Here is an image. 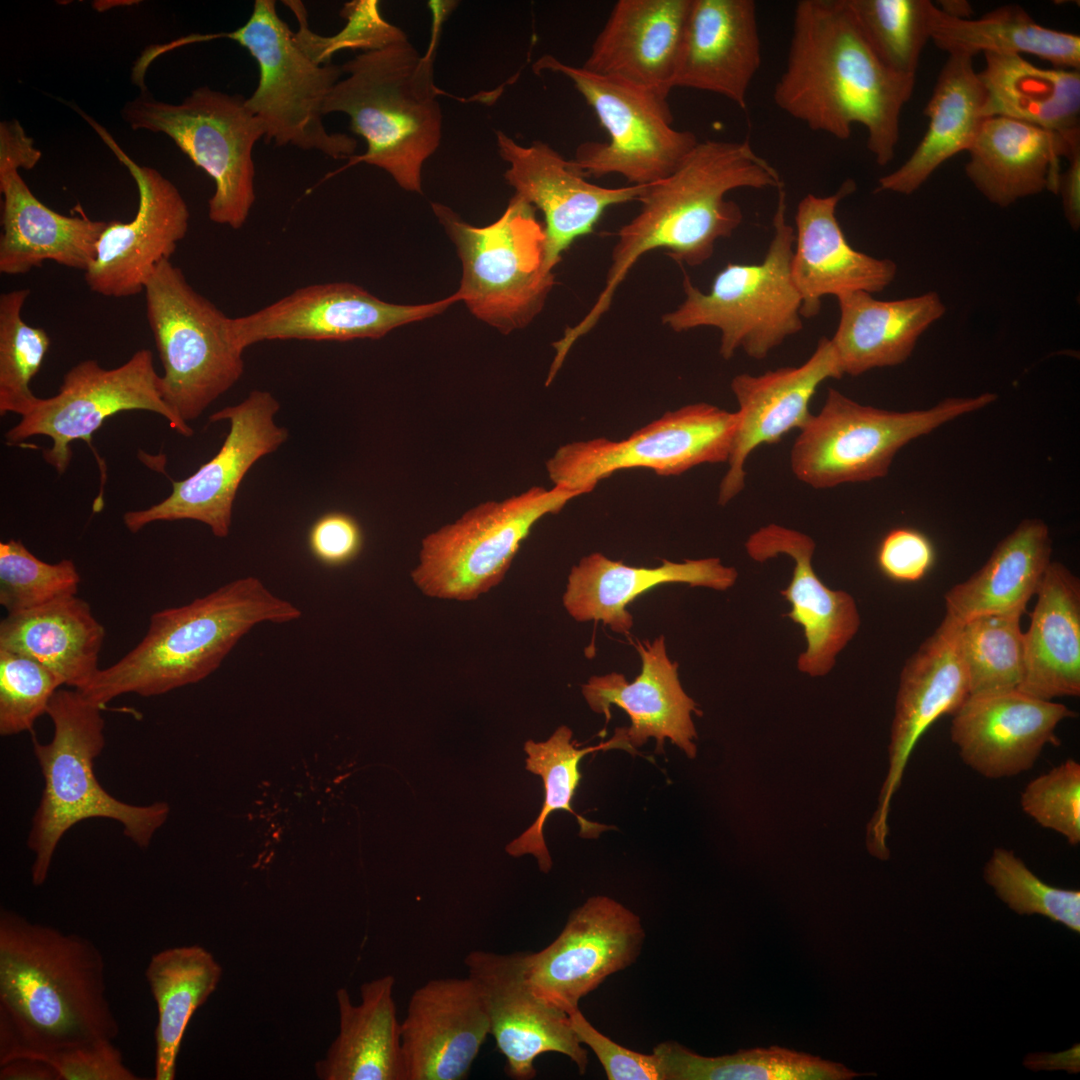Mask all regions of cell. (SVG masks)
Instances as JSON below:
<instances>
[{
    "label": "cell",
    "mask_w": 1080,
    "mask_h": 1080,
    "mask_svg": "<svg viewBox=\"0 0 1080 1080\" xmlns=\"http://www.w3.org/2000/svg\"><path fill=\"white\" fill-rule=\"evenodd\" d=\"M324 114L343 113L366 152L356 157L387 172L404 190L421 193L424 162L441 140L442 113L432 53L422 57L400 40L363 51L341 65Z\"/></svg>",
    "instance_id": "5"
},
{
    "label": "cell",
    "mask_w": 1080,
    "mask_h": 1080,
    "mask_svg": "<svg viewBox=\"0 0 1080 1080\" xmlns=\"http://www.w3.org/2000/svg\"><path fill=\"white\" fill-rule=\"evenodd\" d=\"M300 617L296 606L275 596L258 578L234 580L187 605L152 614L138 645L99 669L80 692L102 708L123 694L167 693L214 672L255 625Z\"/></svg>",
    "instance_id": "4"
},
{
    "label": "cell",
    "mask_w": 1080,
    "mask_h": 1080,
    "mask_svg": "<svg viewBox=\"0 0 1080 1080\" xmlns=\"http://www.w3.org/2000/svg\"><path fill=\"white\" fill-rule=\"evenodd\" d=\"M41 151L15 119L0 123V165L29 170L36 166Z\"/></svg>",
    "instance_id": "58"
},
{
    "label": "cell",
    "mask_w": 1080,
    "mask_h": 1080,
    "mask_svg": "<svg viewBox=\"0 0 1080 1080\" xmlns=\"http://www.w3.org/2000/svg\"><path fill=\"white\" fill-rule=\"evenodd\" d=\"M458 301L461 298L455 292L433 303L401 305L348 282L311 284L248 315L232 318V331L244 351L272 340L379 339L397 327L440 314Z\"/></svg>",
    "instance_id": "20"
},
{
    "label": "cell",
    "mask_w": 1080,
    "mask_h": 1080,
    "mask_svg": "<svg viewBox=\"0 0 1080 1080\" xmlns=\"http://www.w3.org/2000/svg\"><path fill=\"white\" fill-rule=\"evenodd\" d=\"M282 2L290 8L298 21L299 29L295 32L298 45L320 64L331 63V56L339 49L368 51L407 38L401 29L381 17L377 1H357L346 5L344 16L347 24L332 37L316 35L309 29L308 14L301 1Z\"/></svg>",
    "instance_id": "52"
},
{
    "label": "cell",
    "mask_w": 1080,
    "mask_h": 1080,
    "mask_svg": "<svg viewBox=\"0 0 1080 1080\" xmlns=\"http://www.w3.org/2000/svg\"><path fill=\"white\" fill-rule=\"evenodd\" d=\"M969 697L960 624L944 617L907 660L899 681L889 743V767L878 805L867 826L866 844L884 850L893 795L921 736L943 715H953Z\"/></svg>",
    "instance_id": "21"
},
{
    "label": "cell",
    "mask_w": 1080,
    "mask_h": 1080,
    "mask_svg": "<svg viewBox=\"0 0 1080 1080\" xmlns=\"http://www.w3.org/2000/svg\"><path fill=\"white\" fill-rule=\"evenodd\" d=\"M644 938L637 914L610 897H590L554 941L524 952L526 980L536 996L569 1016L581 998L636 961Z\"/></svg>",
    "instance_id": "19"
},
{
    "label": "cell",
    "mask_w": 1080,
    "mask_h": 1080,
    "mask_svg": "<svg viewBox=\"0 0 1080 1080\" xmlns=\"http://www.w3.org/2000/svg\"><path fill=\"white\" fill-rule=\"evenodd\" d=\"M104 637L90 605L76 595L8 614L0 622V649L35 659L79 691L99 670Z\"/></svg>",
    "instance_id": "39"
},
{
    "label": "cell",
    "mask_w": 1080,
    "mask_h": 1080,
    "mask_svg": "<svg viewBox=\"0 0 1080 1080\" xmlns=\"http://www.w3.org/2000/svg\"><path fill=\"white\" fill-rule=\"evenodd\" d=\"M1068 168L1060 174L1058 193L1067 223L1074 231L1080 228V146L1067 158Z\"/></svg>",
    "instance_id": "59"
},
{
    "label": "cell",
    "mask_w": 1080,
    "mask_h": 1080,
    "mask_svg": "<svg viewBox=\"0 0 1080 1080\" xmlns=\"http://www.w3.org/2000/svg\"><path fill=\"white\" fill-rule=\"evenodd\" d=\"M363 533L357 520L351 515L333 511L320 516L308 532L311 554L322 564L343 566L360 554Z\"/></svg>",
    "instance_id": "57"
},
{
    "label": "cell",
    "mask_w": 1080,
    "mask_h": 1080,
    "mask_svg": "<svg viewBox=\"0 0 1080 1080\" xmlns=\"http://www.w3.org/2000/svg\"><path fill=\"white\" fill-rule=\"evenodd\" d=\"M984 879L1018 914H1040L1080 932V891L1045 883L1012 850H993L984 867Z\"/></svg>",
    "instance_id": "50"
},
{
    "label": "cell",
    "mask_w": 1080,
    "mask_h": 1080,
    "mask_svg": "<svg viewBox=\"0 0 1080 1080\" xmlns=\"http://www.w3.org/2000/svg\"><path fill=\"white\" fill-rule=\"evenodd\" d=\"M223 968L200 945L163 949L149 960L145 978L157 1007L156 1080H174L181 1043L196 1012L217 989Z\"/></svg>",
    "instance_id": "42"
},
{
    "label": "cell",
    "mask_w": 1080,
    "mask_h": 1080,
    "mask_svg": "<svg viewBox=\"0 0 1080 1080\" xmlns=\"http://www.w3.org/2000/svg\"><path fill=\"white\" fill-rule=\"evenodd\" d=\"M581 1044L591 1048L609 1080H663L659 1059L653 1052L630 1050L599 1032L580 1009L569 1015Z\"/></svg>",
    "instance_id": "54"
},
{
    "label": "cell",
    "mask_w": 1080,
    "mask_h": 1080,
    "mask_svg": "<svg viewBox=\"0 0 1080 1080\" xmlns=\"http://www.w3.org/2000/svg\"><path fill=\"white\" fill-rule=\"evenodd\" d=\"M935 551L926 535L910 527L891 529L876 554L880 571L896 582H916L933 566Z\"/></svg>",
    "instance_id": "56"
},
{
    "label": "cell",
    "mask_w": 1080,
    "mask_h": 1080,
    "mask_svg": "<svg viewBox=\"0 0 1080 1080\" xmlns=\"http://www.w3.org/2000/svg\"><path fill=\"white\" fill-rule=\"evenodd\" d=\"M0 1080H59V1077L45 1061L18 1058L0 1065Z\"/></svg>",
    "instance_id": "60"
},
{
    "label": "cell",
    "mask_w": 1080,
    "mask_h": 1080,
    "mask_svg": "<svg viewBox=\"0 0 1080 1080\" xmlns=\"http://www.w3.org/2000/svg\"><path fill=\"white\" fill-rule=\"evenodd\" d=\"M738 577L735 568L719 558L662 559L657 567H635L595 552L572 567L562 601L569 615L579 622L601 621L613 632L629 634L633 616L629 603L648 590L668 583H685L724 591Z\"/></svg>",
    "instance_id": "33"
},
{
    "label": "cell",
    "mask_w": 1080,
    "mask_h": 1080,
    "mask_svg": "<svg viewBox=\"0 0 1080 1080\" xmlns=\"http://www.w3.org/2000/svg\"><path fill=\"white\" fill-rule=\"evenodd\" d=\"M783 186L779 172L748 140L698 141L670 175L649 184L639 198V213L617 233L603 289L584 317L565 329L561 347L570 350L594 328L644 254L665 249L680 264L708 261L716 242L731 237L743 220L740 206L726 199L730 191Z\"/></svg>",
    "instance_id": "3"
},
{
    "label": "cell",
    "mask_w": 1080,
    "mask_h": 1080,
    "mask_svg": "<svg viewBox=\"0 0 1080 1080\" xmlns=\"http://www.w3.org/2000/svg\"><path fill=\"white\" fill-rule=\"evenodd\" d=\"M121 117L135 131L165 134L211 177L212 222L244 226L256 200L253 150L265 136L245 97L201 86L180 103H168L145 91L124 104Z\"/></svg>",
    "instance_id": "8"
},
{
    "label": "cell",
    "mask_w": 1080,
    "mask_h": 1080,
    "mask_svg": "<svg viewBox=\"0 0 1080 1080\" xmlns=\"http://www.w3.org/2000/svg\"><path fill=\"white\" fill-rule=\"evenodd\" d=\"M578 496L558 486H533L478 504L423 538L411 571L414 585L430 598L476 600L504 579L533 526Z\"/></svg>",
    "instance_id": "14"
},
{
    "label": "cell",
    "mask_w": 1080,
    "mask_h": 1080,
    "mask_svg": "<svg viewBox=\"0 0 1080 1080\" xmlns=\"http://www.w3.org/2000/svg\"><path fill=\"white\" fill-rule=\"evenodd\" d=\"M146 318L163 368V399L188 423L227 392L244 372L243 352L228 317L161 262L145 284Z\"/></svg>",
    "instance_id": "10"
},
{
    "label": "cell",
    "mask_w": 1080,
    "mask_h": 1080,
    "mask_svg": "<svg viewBox=\"0 0 1080 1080\" xmlns=\"http://www.w3.org/2000/svg\"><path fill=\"white\" fill-rule=\"evenodd\" d=\"M836 298L840 316L830 341L843 376L904 363L947 310L935 291L898 300H878L864 291Z\"/></svg>",
    "instance_id": "35"
},
{
    "label": "cell",
    "mask_w": 1080,
    "mask_h": 1080,
    "mask_svg": "<svg viewBox=\"0 0 1080 1080\" xmlns=\"http://www.w3.org/2000/svg\"><path fill=\"white\" fill-rule=\"evenodd\" d=\"M983 54L985 66L978 77L985 118L1006 117L1062 135L1080 131L1079 70L1041 68L1022 55Z\"/></svg>",
    "instance_id": "41"
},
{
    "label": "cell",
    "mask_w": 1080,
    "mask_h": 1080,
    "mask_svg": "<svg viewBox=\"0 0 1080 1080\" xmlns=\"http://www.w3.org/2000/svg\"><path fill=\"white\" fill-rule=\"evenodd\" d=\"M1022 613L989 614L960 624L969 696L1018 689L1024 675Z\"/></svg>",
    "instance_id": "46"
},
{
    "label": "cell",
    "mask_w": 1080,
    "mask_h": 1080,
    "mask_svg": "<svg viewBox=\"0 0 1080 1080\" xmlns=\"http://www.w3.org/2000/svg\"><path fill=\"white\" fill-rule=\"evenodd\" d=\"M496 136L500 156L509 164L505 180L515 195L544 215L547 272H553L577 239L594 231L609 207L638 201L649 185L602 187L589 182L573 160L564 159L542 141L523 146L501 131Z\"/></svg>",
    "instance_id": "23"
},
{
    "label": "cell",
    "mask_w": 1080,
    "mask_h": 1080,
    "mask_svg": "<svg viewBox=\"0 0 1080 1080\" xmlns=\"http://www.w3.org/2000/svg\"><path fill=\"white\" fill-rule=\"evenodd\" d=\"M62 685L58 675L35 659L0 649V734L32 731Z\"/></svg>",
    "instance_id": "51"
},
{
    "label": "cell",
    "mask_w": 1080,
    "mask_h": 1080,
    "mask_svg": "<svg viewBox=\"0 0 1080 1080\" xmlns=\"http://www.w3.org/2000/svg\"><path fill=\"white\" fill-rule=\"evenodd\" d=\"M855 189V182L848 179L831 195L809 193L798 203L791 275L801 298L803 318L819 314L824 296L878 293L896 277L894 261L854 249L838 222L839 202Z\"/></svg>",
    "instance_id": "27"
},
{
    "label": "cell",
    "mask_w": 1080,
    "mask_h": 1080,
    "mask_svg": "<svg viewBox=\"0 0 1080 1080\" xmlns=\"http://www.w3.org/2000/svg\"><path fill=\"white\" fill-rule=\"evenodd\" d=\"M1051 553L1048 526L1040 519H1024L978 571L946 592L945 616L962 624L982 615L1023 614L1052 561Z\"/></svg>",
    "instance_id": "40"
},
{
    "label": "cell",
    "mask_w": 1080,
    "mask_h": 1080,
    "mask_svg": "<svg viewBox=\"0 0 1080 1080\" xmlns=\"http://www.w3.org/2000/svg\"><path fill=\"white\" fill-rule=\"evenodd\" d=\"M737 423V412L705 402L689 404L621 440L600 437L560 446L546 470L554 486L581 495L625 469L680 475L701 464L727 463Z\"/></svg>",
    "instance_id": "15"
},
{
    "label": "cell",
    "mask_w": 1080,
    "mask_h": 1080,
    "mask_svg": "<svg viewBox=\"0 0 1080 1080\" xmlns=\"http://www.w3.org/2000/svg\"><path fill=\"white\" fill-rule=\"evenodd\" d=\"M406 1080H462L490 1035L482 994L469 977L427 981L401 1022Z\"/></svg>",
    "instance_id": "26"
},
{
    "label": "cell",
    "mask_w": 1080,
    "mask_h": 1080,
    "mask_svg": "<svg viewBox=\"0 0 1080 1080\" xmlns=\"http://www.w3.org/2000/svg\"><path fill=\"white\" fill-rule=\"evenodd\" d=\"M760 64L753 0H691L673 88L715 93L746 109Z\"/></svg>",
    "instance_id": "30"
},
{
    "label": "cell",
    "mask_w": 1080,
    "mask_h": 1080,
    "mask_svg": "<svg viewBox=\"0 0 1080 1080\" xmlns=\"http://www.w3.org/2000/svg\"><path fill=\"white\" fill-rule=\"evenodd\" d=\"M843 377L829 338L819 340L814 352L798 366L780 367L759 375L741 373L731 383L739 409L738 423L718 493L726 505L745 487V463L762 444L779 442L793 429H801L812 416L810 402L828 379Z\"/></svg>",
    "instance_id": "24"
},
{
    "label": "cell",
    "mask_w": 1080,
    "mask_h": 1080,
    "mask_svg": "<svg viewBox=\"0 0 1080 1080\" xmlns=\"http://www.w3.org/2000/svg\"><path fill=\"white\" fill-rule=\"evenodd\" d=\"M278 400L268 391L253 390L241 403L209 417L228 420L229 432L218 453L191 476L172 481L171 494L147 509L127 511L126 528L136 533L158 521L194 520L206 524L219 538L230 533L233 503L243 478L262 457L277 450L288 431L276 425Z\"/></svg>",
    "instance_id": "17"
},
{
    "label": "cell",
    "mask_w": 1080,
    "mask_h": 1080,
    "mask_svg": "<svg viewBox=\"0 0 1080 1080\" xmlns=\"http://www.w3.org/2000/svg\"><path fill=\"white\" fill-rule=\"evenodd\" d=\"M130 410L157 413L179 434H193L189 424L163 399L153 353L140 349L112 369L103 368L94 359L79 362L64 375L57 394L39 398L33 410L4 437L9 445L37 435L49 437L52 446L44 449L43 458L62 474L70 464L73 441L83 440L91 446L92 435L108 417Z\"/></svg>",
    "instance_id": "16"
},
{
    "label": "cell",
    "mask_w": 1080,
    "mask_h": 1080,
    "mask_svg": "<svg viewBox=\"0 0 1080 1080\" xmlns=\"http://www.w3.org/2000/svg\"><path fill=\"white\" fill-rule=\"evenodd\" d=\"M79 583L72 560L50 564L34 556L21 540L0 542V604L8 614L75 596Z\"/></svg>",
    "instance_id": "49"
},
{
    "label": "cell",
    "mask_w": 1080,
    "mask_h": 1080,
    "mask_svg": "<svg viewBox=\"0 0 1080 1080\" xmlns=\"http://www.w3.org/2000/svg\"><path fill=\"white\" fill-rule=\"evenodd\" d=\"M786 212L783 186L778 189L773 236L764 259L756 264L727 263L714 277L708 292L694 286L685 275V299L663 315V324L675 332L717 328L719 353L725 360L739 349L752 359L763 360L801 331L802 302L791 275L795 232Z\"/></svg>",
    "instance_id": "7"
},
{
    "label": "cell",
    "mask_w": 1080,
    "mask_h": 1080,
    "mask_svg": "<svg viewBox=\"0 0 1080 1080\" xmlns=\"http://www.w3.org/2000/svg\"><path fill=\"white\" fill-rule=\"evenodd\" d=\"M1022 811L1041 827L1080 843V764L1069 758L1027 783L1020 795Z\"/></svg>",
    "instance_id": "53"
},
{
    "label": "cell",
    "mask_w": 1080,
    "mask_h": 1080,
    "mask_svg": "<svg viewBox=\"0 0 1080 1080\" xmlns=\"http://www.w3.org/2000/svg\"><path fill=\"white\" fill-rule=\"evenodd\" d=\"M940 6H941V8H939L938 6L937 7L943 13H945V14L951 16V17H956V18H961V19H969V16H970V14L972 12V8H971L970 4L967 1H963V0L940 1Z\"/></svg>",
    "instance_id": "61"
},
{
    "label": "cell",
    "mask_w": 1080,
    "mask_h": 1080,
    "mask_svg": "<svg viewBox=\"0 0 1080 1080\" xmlns=\"http://www.w3.org/2000/svg\"><path fill=\"white\" fill-rule=\"evenodd\" d=\"M77 111L128 169L137 185L139 199L131 221L107 223L84 279L96 294L114 298L134 296L144 292L155 268L170 260L186 236L190 211L173 182L155 168L137 164L100 124L78 108Z\"/></svg>",
    "instance_id": "18"
},
{
    "label": "cell",
    "mask_w": 1080,
    "mask_h": 1080,
    "mask_svg": "<svg viewBox=\"0 0 1080 1080\" xmlns=\"http://www.w3.org/2000/svg\"><path fill=\"white\" fill-rule=\"evenodd\" d=\"M533 68L568 78L608 133L607 142L577 147L572 160L585 177L619 174L631 185L652 184L670 175L699 141L691 131L673 127L665 95L552 55L539 58Z\"/></svg>",
    "instance_id": "13"
},
{
    "label": "cell",
    "mask_w": 1080,
    "mask_h": 1080,
    "mask_svg": "<svg viewBox=\"0 0 1080 1080\" xmlns=\"http://www.w3.org/2000/svg\"><path fill=\"white\" fill-rule=\"evenodd\" d=\"M930 39L948 54H1031L1058 68H1080V37L1038 24L1019 5L1001 6L978 19H961L933 3Z\"/></svg>",
    "instance_id": "43"
},
{
    "label": "cell",
    "mask_w": 1080,
    "mask_h": 1080,
    "mask_svg": "<svg viewBox=\"0 0 1080 1080\" xmlns=\"http://www.w3.org/2000/svg\"><path fill=\"white\" fill-rule=\"evenodd\" d=\"M641 659V671L632 681L617 672L592 676L582 686L583 696L592 711L603 714L606 722L611 718V706L623 709L630 718L625 727L628 741L635 749L650 738L656 741V752L664 753L669 739L695 758L697 732L692 713L701 715L696 702L682 688L678 677V664L667 655L663 635L650 641L634 643Z\"/></svg>",
    "instance_id": "28"
},
{
    "label": "cell",
    "mask_w": 1080,
    "mask_h": 1080,
    "mask_svg": "<svg viewBox=\"0 0 1080 1080\" xmlns=\"http://www.w3.org/2000/svg\"><path fill=\"white\" fill-rule=\"evenodd\" d=\"M745 549L756 562H765L780 554L793 560L791 581L781 595L791 605L786 616L802 628L807 643L797 667L812 677L828 674L835 665L837 654L859 629L860 616L855 600L849 593L832 590L820 580L812 565L815 542L800 531L769 524L748 537Z\"/></svg>",
    "instance_id": "29"
},
{
    "label": "cell",
    "mask_w": 1080,
    "mask_h": 1080,
    "mask_svg": "<svg viewBox=\"0 0 1080 1080\" xmlns=\"http://www.w3.org/2000/svg\"><path fill=\"white\" fill-rule=\"evenodd\" d=\"M996 399L995 393L985 392L898 412L860 404L829 388L820 411L799 430L790 452L791 470L815 489L882 478L906 444Z\"/></svg>",
    "instance_id": "9"
},
{
    "label": "cell",
    "mask_w": 1080,
    "mask_h": 1080,
    "mask_svg": "<svg viewBox=\"0 0 1080 1080\" xmlns=\"http://www.w3.org/2000/svg\"><path fill=\"white\" fill-rule=\"evenodd\" d=\"M914 85L877 58L847 0L797 2L786 66L773 92L783 112L839 140L862 125L868 150L885 166L895 157Z\"/></svg>",
    "instance_id": "2"
},
{
    "label": "cell",
    "mask_w": 1080,
    "mask_h": 1080,
    "mask_svg": "<svg viewBox=\"0 0 1080 1080\" xmlns=\"http://www.w3.org/2000/svg\"><path fill=\"white\" fill-rule=\"evenodd\" d=\"M0 192L2 274H25L46 261L84 272L89 268L107 221L92 220L84 213L65 216L48 208L15 167L0 165Z\"/></svg>",
    "instance_id": "34"
},
{
    "label": "cell",
    "mask_w": 1080,
    "mask_h": 1080,
    "mask_svg": "<svg viewBox=\"0 0 1080 1080\" xmlns=\"http://www.w3.org/2000/svg\"><path fill=\"white\" fill-rule=\"evenodd\" d=\"M653 1052L663 1080H849L860 1076L841 1063L780 1046L707 1057L668 1041Z\"/></svg>",
    "instance_id": "45"
},
{
    "label": "cell",
    "mask_w": 1080,
    "mask_h": 1080,
    "mask_svg": "<svg viewBox=\"0 0 1080 1080\" xmlns=\"http://www.w3.org/2000/svg\"><path fill=\"white\" fill-rule=\"evenodd\" d=\"M255 59L259 80L246 104L261 121L268 142L349 158L357 142L329 132L323 122L330 92L344 75L341 66L314 61L297 43L274 0H256L247 22L224 34Z\"/></svg>",
    "instance_id": "12"
},
{
    "label": "cell",
    "mask_w": 1080,
    "mask_h": 1080,
    "mask_svg": "<svg viewBox=\"0 0 1080 1080\" xmlns=\"http://www.w3.org/2000/svg\"><path fill=\"white\" fill-rule=\"evenodd\" d=\"M59 1080H139L113 1040L73 1047L47 1057Z\"/></svg>",
    "instance_id": "55"
},
{
    "label": "cell",
    "mask_w": 1080,
    "mask_h": 1080,
    "mask_svg": "<svg viewBox=\"0 0 1080 1080\" xmlns=\"http://www.w3.org/2000/svg\"><path fill=\"white\" fill-rule=\"evenodd\" d=\"M105 961L88 938L0 911V1065L115 1040Z\"/></svg>",
    "instance_id": "1"
},
{
    "label": "cell",
    "mask_w": 1080,
    "mask_h": 1080,
    "mask_svg": "<svg viewBox=\"0 0 1080 1080\" xmlns=\"http://www.w3.org/2000/svg\"><path fill=\"white\" fill-rule=\"evenodd\" d=\"M985 95L973 57L951 53L924 109L928 128L910 157L879 178L876 192L911 195L945 161L968 151L986 119Z\"/></svg>",
    "instance_id": "38"
},
{
    "label": "cell",
    "mask_w": 1080,
    "mask_h": 1080,
    "mask_svg": "<svg viewBox=\"0 0 1080 1080\" xmlns=\"http://www.w3.org/2000/svg\"><path fill=\"white\" fill-rule=\"evenodd\" d=\"M392 975L365 982L361 1002L336 991L339 1032L314 1069L321 1080H406Z\"/></svg>",
    "instance_id": "37"
},
{
    "label": "cell",
    "mask_w": 1080,
    "mask_h": 1080,
    "mask_svg": "<svg viewBox=\"0 0 1080 1080\" xmlns=\"http://www.w3.org/2000/svg\"><path fill=\"white\" fill-rule=\"evenodd\" d=\"M867 43L893 73L916 79L920 55L930 40L929 0H847Z\"/></svg>",
    "instance_id": "47"
},
{
    "label": "cell",
    "mask_w": 1080,
    "mask_h": 1080,
    "mask_svg": "<svg viewBox=\"0 0 1080 1080\" xmlns=\"http://www.w3.org/2000/svg\"><path fill=\"white\" fill-rule=\"evenodd\" d=\"M950 737L963 763L987 779L1017 776L1033 768L1055 730L1075 713L1018 689L969 696L952 715Z\"/></svg>",
    "instance_id": "25"
},
{
    "label": "cell",
    "mask_w": 1080,
    "mask_h": 1080,
    "mask_svg": "<svg viewBox=\"0 0 1080 1080\" xmlns=\"http://www.w3.org/2000/svg\"><path fill=\"white\" fill-rule=\"evenodd\" d=\"M1024 633V675L1018 690L1052 701L1080 695V581L1051 561Z\"/></svg>",
    "instance_id": "36"
},
{
    "label": "cell",
    "mask_w": 1080,
    "mask_h": 1080,
    "mask_svg": "<svg viewBox=\"0 0 1080 1080\" xmlns=\"http://www.w3.org/2000/svg\"><path fill=\"white\" fill-rule=\"evenodd\" d=\"M30 295L27 288L0 295V415L29 414L39 397L31 388L51 340L46 330L26 323L23 306Z\"/></svg>",
    "instance_id": "48"
},
{
    "label": "cell",
    "mask_w": 1080,
    "mask_h": 1080,
    "mask_svg": "<svg viewBox=\"0 0 1080 1080\" xmlns=\"http://www.w3.org/2000/svg\"><path fill=\"white\" fill-rule=\"evenodd\" d=\"M103 709L76 689L60 688L46 713L54 727L52 740L46 744L33 740L44 781L27 839L34 855V886L46 882L58 843L79 822L112 819L132 842L146 848L169 815L165 802L132 805L113 797L98 782L94 762L105 746Z\"/></svg>",
    "instance_id": "6"
},
{
    "label": "cell",
    "mask_w": 1080,
    "mask_h": 1080,
    "mask_svg": "<svg viewBox=\"0 0 1080 1080\" xmlns=\"http://www.w3.org/2000/svg\"><path fill=\"white\" fill-rule=\"evenodd\" d=\"M432 208L461 260V301L503 334L528 326L555 281L544 268L545 231L535 207L514 194L502 215L484 227L464 222L443 204Z\"/></svg>",
    "instance_id": "11"
},
{
    "label": "cell",
    "mask_w": 1080,
    "mask_h": 1080,
    "mask_svg": "<svg viewBox=\"0 0 1080 1080\" xmlns=\"http://www.w3.org/2000/svg\"><path fill=\"white\" fill-rule=\"evenodd\" d=\"M478 986L489 1017L490 1035L506 1060V1073L516 1080L533 1079L534 1062L545 1053L567 1056L581 1075L587 1051L572 1029L569 1016L531 990L524 972V952L500 954L474 950L464 959Z\"/></svg>",
    "instance_id": "22"
},
{
    "label": "cell",
    "mask_w": 1080,
    "mask_h": 1080,
    "mask_svg": "<svg viewBox=\"0 0 1080 1080\" xmlns=\"http://www.w3.org/2000/svg\"><path fill=\"white\" fill-rule=\"evenodd\" d=\"M572 736V730L562 725L546 741L528 740L524 744L527 754L526 769L542 778L544 801L534 823L510 842L506 851L514 857L532 854L544 873L552 868V859L545 843L543 829L547 818L554 811L570 812L576 818L580 827L579 835L583 838H597L603 831L615 829L614 826L585 819L571 806L581 779L579 764L582 758L593 752L610 749H622L634 755L639 754L637 749L630 745L625 727L615 729L609 741L583 749L575 747Z\"/></svg>",
    "instance_id": "44"
},
{
    "label": "cell",
    "mask_w": 1080,
    "mask_h": 1080,
    "mask_svg": "<svg viewBox=\"0 0 1080 1080\" xmlns=\"http://www.w3.org/2000/svg\"><path fill=\"white\" fill-rule=\"evenodd\" d=\"M1080 146L1062 135L1006 117L986 118L968 149L965 173L993 205L1006 208L1045 190L1058 193L1060 160Z\"/></svg>",
    "instance_id": "32"
},
{
    "label": "cell",
    "mask_w": 1080,
    "mask_h": 1080,
    "mask_svg": "<svg viewBox=\"0 0 1080 1080\" xmlns=\"http://www.w3.org/2000/svg\"><path fill=\"white\" fill-rule=\"evenodd\" d=\"M691 0H619L583 68L668 97Z\"/></svg>",
    "instance_id": "31"
}]
</instances>
